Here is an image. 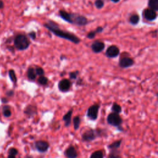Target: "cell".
Listing matches in <instances>:
<instances>
[{"label": "cell", "mask_w": 158, "mask_h": 158, "mask_svg": "<svg viewBox=\"0 0 158 158\" xmlns=\"http://www.w3.org/2000/svg\"><path fill=\"white\" fill-rule=\"evenodd\" d=\"M65 156L67 158H77L78 156V153L77 150L73 146H69L64 152Z\"/></svg>", "instance_id": "obj_13"}, {"label": "cell", "mask_w": 158, "mask_h": 158, "mask_svg": "<svg viewBox=\"0 0 158 158\" xmlns=\"http://www.w3.org/2000/svg\"><path fill=\"white\" fill-rule=\"evenodd\" d=\"M144 17L148 21H153L157 18L156 12L151 9H146L143 13Z\"/></svg>", "instance_id": "obj_12"}, {"label": "cell", "mask_w": 158, "mask_h": 158, "mask_svg": "<svg viewBox=\"0 0 158 158\" xmlns=\"http://www.w3.org/2000/svg\"><path fill=\"white\" fill-rule=\"evenodd\" d=\"M4 6V3L2 0H0V9H2Z\"/></svg>", "instance_id": "obj_34"}, {"label": "cell", "mask_w": 158, "mask_h": 158, "mask_svg": "<svg viewBox=\"0 0 158 158\" xmlns=\"http://www.w3.org/2000/svg\"><path fill=\"white\" fill-rule=\"evenodd\" d=\"M148 6L149 9L154 11H158V0H149Z\"/></svg>", "instance_id": "obj_18"}, {"label": "cell", "mask_w": 158, "mask_h": 158, "mask_svg": "<svg viewBox=\"0 0 158 158\" xmlns=\"http://www.w3.org/2000/svg\"><path fill=\"white\" fill-rule=\"evenodd\" d=\"M106 56L109 58H115L120 54V49L116 45H111L106 51Z\"/></svg>", "instance_id": "obj_7"}, {"label": "cell", "mask_w": 158, "mask_h": 158, "mask_svg": "<svg viewBox=\"0 0 158 158\" xmlns=\"http://www.w3.org/2000/svg\"><path fill=\"white\" fill-rule=\"evenodd\" d=\"M8 158H16V156H13V155H10L9 154V156Z\"/></svg>", "instance_id": "obj_36"}, {"label": "cell", "mask_w": 158, "mask_h": 158, "mask_svg": "<svg viewBox=\"0 0 158 158\" xmlns=\"http://www.w3.org/2000/svg\"><path fill=\"white\" fill-rule=\"evenodd\" d=\"M108 158H120V151L118 149L110 150Z\"/></svg>", "instance_id": "obj_23"}, {"label": "cell", "mask_w": 158, "mask_h": 158, "mask_svg": "<svg viewBox=\"0 0 158 158\" xmlns=\"http://www.w3.org/2000/svg\"><path fill=\"white\" fill-rule=\"evenodd\" d=\"M44 26L51 32L59 38L66 39L75 44H78L81 42V39L75 34L67 31H63L59 28L58 25L53 21L49 20L47 23L44 24Z\"/></svg>", "instance_id": "obj_1"}, {"label": "cell", "mask_w": 158, "mask_h": 158, "mask_svg": "<svg viewBox=\"0 0 158 158\" xmlns=\"http://www.w3.org/2000/svg\"><path fill=\"white\" fill-rule=\"evenodd\" d=\"M27 77L31 81H34L37 77V74L35 72V70L33 67H29L27 70Z\"/></svg>", "instance_id": "obj_16"}, {"label": "cell", "mask_w": 158, "mask_h": 158, "mask_svg": "<svg viewBox=\"0 0 158 158\" xmlns=\"http://www.w3.org/2000/svg\"><path fill=\"white\" fill-rule=\"evenodd\" d=\"M104 3L103 2V0H96L95 2V6L98 9H102L104 7Z\"/></svg>", "instance_id": "obj_25"}, {"label": "cell", "mask_w": 158, "mask_h": 158, "mask_svg": "<svg viewBox=\"0 0 158 158\" xmlns=\"http://www.w3.org/2000/svg\"><path fill=\"white\" fill-rule=\"evenodd\" d=\"M35 70V72H36L37 75H38V76L44 75V74H45V71H44V70H43V68L38 67H37Z\"/></svg>", "instance_id": "obj_27"}, {"label": "cell", "mask_w": 158, "mask_h": 158, "mask_svg": "<svg viewBox=\"0 0 158 158\" xmlns=\"http://www.w3.org/2000/svg\"><path fill=\"white\" fill-rule=\"evenodd\" d=\"M134 63L135 62L133 59H131L128 56H124L120 58L119 64L121 68L125 69L131 67L134 64Z\"/></svg>", "instance_id": "obj_8"}, {"label": "cell", "mask_w": 158, "mask_h": 158, "mask_svg": "<svg viewBox=\"0 0 158 158\" xmlns=\"http://www.w3.org/2000/svg\"><path fill=\"white\" fill-rule=\"evenodd\" d=\"M99 105L97 104H95L92 105L87 110V116L91 120H96L98 119V111L99 110Z\"/></svg>", "instance_id": "obj_6"}, {"label": "cell", "mask_w": 158, "mask_h": 158, "mask_svg": "<svg viewBox=\"0 0 158 158\" xmlns=\"http://www.w3.org/2000/svg\"><path fill=\"white\" fill-rule=\"evenodd\" d=\"M59 16L66 22L78 26H84L88 23V19L84 16L76 14L69 13L64 10H61L59 12Z\"/></svg>", "instance_id": "obj_2"}, {"label": "cell", "mask_w": 158, "mask_h": 158, "mask_svg": "<svg viewBox=\"0 0 158 158\" xmlns=\"http://www.w3.org/2000/svg\"><path fill=\"white\" fill-rule=\"evenodd\" d=\"M3 115L5 117H9L11 115V112L9 108V107L5 106L3 109Z\"/></svg>", "instance_id": "obj_28"}, {"label": "cell", "mask_w": 158, "mask_h": 158, "mask_svg": "<svg viewBox=\"0 0 158 158\" xmlns=\"http://www.w3.org/2000/svg\"><path fill=\"white\" fill-rule=\"evenodd\" d=\"M35 147L38 152L45 153L48 150L49 144L45 140H38L35 143Z\"/></svg>", "instance_id": "obj_9"}, {"label": "cell", "mask_w": 158, "mask_h": 158, "mask_svg": "<svg viewBox=\"0 0 158 158\" xmlns=\"http://www.w3.org/2000/svg\"><path fill=\"white\" fill-rule=\"evenodd\" d=\"M17 153H18V151L16 148H11L9 150V154L10 155H13L16 156V155H17Z\"/></svg>", "instance_id": "obj_31"}, {"label": "cell", "mask_w": 158, "mask_h": 158, "mask_svg": "<svg viewBox=\"0 0 158 158\" xmlns=\"http://www.w3.org/2000/svg\"><path fill=\"white\" fill-rule=\"evenodd\" d=\"M14 46L18 50H25L27 49L31 44V42L27 38V37L22 35L19 34L16 37L14 38Z\"/></svg>", "instance_id": "obj_3"}, {"label": "cell", "mask_w": 158, "mask_h": 158, "mask_svg": "<svg viewBox=\"0 0 158 158\" xmlns=\"http://www.w3.org/2000/svg\"><path fill=\"white\" fill-rule=\"evenodd\" d=\"M107 122L108 124L119 128L120 127L123 120L119 114L111 113L107 117Z\"/></svg>", "instance_id": "obj_5"}, {"label": "cell", "mask_w": 158, "mask_h": 158, "mask_svg": "<svg viewBox=\"0 0 158 158\" xmlns=\"http://www.w3.org/2000/svg\"><path fill=\"white\" fill-rule=\"evenodd\" d=\"M104 153L101 150H97L93 152L90 157V158H104Z\"/></svg>", "instance_id": "obj_22"}, {"label": "cell", "mask_w": 158, "mask_h": 158, "mask_svg": "<svg viewBox=\"0 0 158 158\" xmlns=\"http://www.w3.org/2000/svg\"><path fill=\"white\" fill-rule=\"evenodd\" d=\"M9 75L10 77L11 80L12 81V82H13L14 83H16L17 82V77L15 74V72L14 70H10L9 72Z\"/></svg>", "instance_id": "obj_26"}, {"label": "cell", "mask_w": 158, "mask_h": 158, "mask_svg": "<svg viewBox=\"0 0 158 158\" xmlns=\"http://www.w3.org/2000/svg\"><path fill=\"white\" fill-rule=\"evenodd\" d=\"M72 113H73V110H70L68 111V112L66 114H64L63 117V120L64 122V125L66 127H69L71 124Z\"/></svg>", "instance_id": "obj_14"}, {"label": "cell", "mask_w": 158, "mask_h": 158, "mask_svg": "<svg viewBox=\"0 0 158 158\" xmlns=\"http://www.w3.org/2000/svg\"><path fill=\"white\" fill-rule=\"evenodd\" d=\"M29 36L33 40H35L36 39V33L35 32H31L29 34Z\"/></svg>", "instance_id": "obj_32"}, {"label": "cell", "mask_w": 158, "mask_h": 158, "mask_svg": "<svg viewBox=\"0 0 158 158\" xmlns=\"http://www.w3.org/2000/svg\"><path fill=\"white\" fill-rule=\"evenodd\" d=\"M78 74H79V72H78V70L75 71V72L74 71L71 72L69 73V78L70 79H72V80H74V79H76Z\"/></svg>", "instance_id": "obj_29"}, {"label": "cell", "mask_w": 158, "mask_h": 158, "mask_svg": "<svg viewBox=\"0 0 158 158\" xmlns=\"http://www.w3.org/2000/svg\"><path fill=\"white\" fill-rule=\"evenodd\" d=\"M24 113L28 116H33L37 113V108L34 105H29V106L25 108Z\"/></svg>", "instance_id": "obj_15"}, {"label": "cell", "mask_w": 158, "mask_h": 158, "mask_svg": "<svg viewBox=\"0 0 158 158\" xmlns=\"http://www.w3.org/2000/svg\"><path fill=\"white\" fill-rule=\"evenodd\" d=\"M73 125H74V128L75 130H77L79 127H80L81 124V119L80 116H76L73 118Z\"/></svg>", "instance_id": "obj_17"}, {"label": "cell", "mask_w": 158, "mask_h": 158, "mask_svg": "<svg viewBox=\"0 0 158 158\" xmlns=\"http://www.w3.org/2000/svg\"><path fill=\"white\" fill-rule=\"evenodd\" d=\"M97 33L96 32V31H92L90 32H89L88 34H87V38H89V39H93L95 36H96V34Z\"/></svg>", "instance_id": "obj_30"}, {"label": "cell", "mask_w": 158, "mask_h": 158, "mask_svg": "<svg viewBox=\"0 0 158 158\" xmlns=\"http://www.w3.org/2000/svg\"><path fill=\"white\" fill-rule=\"evenodd\" d=\"M111 111H113V113L119 114L122 113V108L119 104H117L116 102H114L112 105Z\"/></svg>", "instance_id": "obj_21"}, {"label": "cell", "mask_w": 158, "mask_h": 158, "mask_svg": "<svg viewBox=\"0 0 158 158\" xmlns=\"http://www.w3.org/2000/svg\"><path fill=\"white\" fill-rule=\"evenodd\" d=\"M103 28L102 27H97L96 29V30H95V31H96V33H101V32H102V31H103Z\"/></svg>", "instance_id": "obj_33"}, {"label": "cell", "mask_w": 158, "mask_h": 158, "mask_svg": "<svg viewBox=\"0 0 158 158\" xmlns=\"http://www.w3.org/2000/svg\"><path fill=\"white\" fill-rule=\"evenodd\" d=\"M38 83L41 85H46L48 83V78L44 75L40 76L38 79Z\"/></svg>", "instance_id": "obj_24"}, {"label": "cell", "mask_w": 158, "mask_h": 158, "mask_svg": "<svg viewBox=\"0 0 158 158\" xmlns=\"http://www.w3.org/2000/svg\"><path fill=\"white\" fill-rule=\"evenodd\" d=\"M122 143V140H117L113 143H112L111 144L109 145L108 146V148L110 150L111 149H117L120 148V145Z\"/></svg>", "instance_id": "obj_20"}, {"label": "cell", "mask_w": 158, "mask_h": 158, "mask_svg": "<svg viewBox=\"0 0 158 158\" xmlns=\"http://www.w3.org/2000/svg\"><path fill=\"white\" fill-rule=\"evenodd\" d=\"M111 2H113V3H119L120 2V0H111Z\"/></svg>", "instance_id": "obj_35"}, {"label": "cell", "mask_w": 158, "mask_h": 158, "mask_svg": "<svg viewBox=\"0 0 158 158\" xmlns=\"http://www.w3.org/2000/svg\"><path fill=\"white\" fill-rule=\"evenodd\" d=\"M103 131L102 130L98 129V130H93L90 128L82 134V140L83 142H92L96 139V137H99L101 135V133Z\"/></svg>", "instance_id": "obj_4"}, {"label": "cell", "mask_w": 158, "mask_h": 158, "mask_svg": "<svg viewBox=\"0 0 158 158\" xmlns=\"http://www.w3.org/2000/svg\"><path fill=\"white\" fill-rule=\"evenodd\" d=\"M91 48L93 52H94L95 53H99V52L104 50L105 48V44L102 41L96 40L92 43Z\"/></svg>", "instance_id": "obj_11"}, {"label": "cell", "mask_w": 158, "mask_h": 158, "mask_svg": "<svg viewBox=\"0 0 158 158\" xmlns=\"http://www.w3.org/2000/svg\"><path fill=\"white\" fill-rule=\"evenodd\" d=\"M140 21V17L137 14L131 15L129 18V22L133 25H136Z\"/></svg>", "instance_id": "obj_19"}, {"label": "cell", "mask_w": 158, "mask_h": 158, "mask_svg": "<svg viewBox=\"0 0 158 158\" xmlns=\"http://www.w3.org/2000/svg\"><path fill=\"white\" fill-rule=\"evenodd\" d=\"M71 87V82L67 78H63L58 83V89L61 92H68Z\"/></svg>", "instance_id": "obj_10"}]
</instances>
